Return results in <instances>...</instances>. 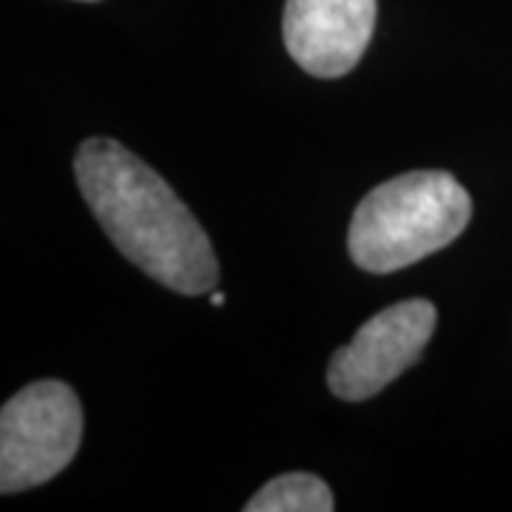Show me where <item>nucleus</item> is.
I'll list each match as a JSON object with an SVG mask.
<instances>
[{
  "label": "nucleus",
  "instance_id": "obj_8",
  "mask_svg": "<svg viewBox=\"0 0 512 512\" xmlns=\"http://www.w3.org/2000/svg\"><path fill=\"white\" fill-rule=\"evenodd\" d=\"M83 3H94V0H83Z\"/></svg>",
  "mask_w": 512,
  "mask_h": 512
},
{
  "label": "nucleus",
  "instance_id": "obj_6",
  "mask_svg": "<svg viewBox=\"0 0 512 512\" xmlns=\"http://www.w3.org/2000/svg\"><path fill=\"white\" fill-rule=\"evenodd\" d=\"M330 487L313 473H285L271 478L245 504L248 512H333Z\"/></svg>",
  "mask_w": 512,
  "mask_h": 512
},
{
  "label": "nucleus",
  "instance_id": "obj_3",
  "mask_svg": "<svg viewBox=\"0 0 512 512\" xmlns=\"http://www.w3.org/2000/svg\"><path fill=\"white\" fill-rule=\"evenodd\" d=\"M83 441V407L69 384H26L0 410V490L23 493L63 473Z\"/></svg>",
  "mask_w": 512,
  "mask_h": 512
},
{
  "label": "nucleus",
  "instance_id": "obj_7",
  "mask_svg": "<svg viewBox=\"0 0 512 512\" xmlns=\"http://www.w3.org/2000/svg\"><path fill=\"white\" fill-rule=\"evenodd\" d=\"M211 305H214V308H222V305H225V293H214V296H211Z\"/></svg>",
  "mask_w": 512,
  "mask_h": 512
},
{
  "label": "nucleus",
  "instance_id": "obj_1",
  "mask_svg": "<svg viewBox=\"0 0 512 512\" xmlns=\"http://www.w3.org/2000/svg\"><path fill=\"white\" fill-rule=\"evenodd\" d=\"M74 177L106 237L143 274L183 296L217 285L220 262L208 234L134 151L109 137H92L77 148Z\"/></svg>",
  "mask_w": 512,
  "mask_h": 512
},
{
  "label": "nucleus",
  "instance_id": "obj_5",
  "mask_svg": "<svg viewBox=\"0 0 512 512\" xmlns=\"http://www.w3.org/2000/svg\"><path fill=\"white\" fill-rule=\"evenodd\" d=\"M376 12V0H288L282 15L288 55L313 77L353 72L370 46Z\"/></svg>",
  "mask_w": 512,
  "mask_h": 512
},
{
  "label": "nucleus",
  "instance_id": "obj_2",
  "mask_svg": "<svg viewBox=\"0 0 512 512\" xmlns=\"http://www.w3.org/2000/svg\"><path fill=\"white\" fill-rule=\"evenodd\" d=\"M470 217L473 200L453 174L410 171L376 185L356 205L350 259L367 274L402 271L456 242Z\"/></svg>",
  "mask_w": 512,
  "mask_h": 512
},
{
  "label": "nucleus",
  "instance_id": "obj_4",
  "mask_svg": "<svg viewBox=\"0 0 512 512\" xmlns=\"http://www.w3.org/2000/svg\"><path fill=\"white\" fill-rule=\"evenodd\" d=\"M439 311L427 299H404L370 316L328 367L330 393L345 402H365L419 362L433 339Z\"/></svg>",
  "mask_w": 512,
  "mask_h": 512
}]
</instances>
